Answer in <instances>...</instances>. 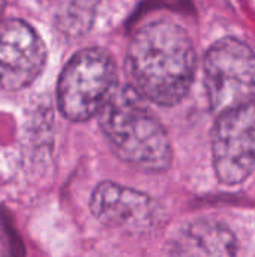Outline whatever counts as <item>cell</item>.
<instances>
[{
	"mask_svg": "<svg viewBox=\"0 0 255 257\" xmlns=\"http://www.w3.org/2000/svg\"><path fill=\"white\" fill-rule=\"evenodd\" d=\"M197 68L188 32L174 21L156 20L131 38L125 69L131 87L146 101L170 107L189 92Z\"/></svg>",
	"mask_w": 255,
	"mask_h": 257,
	"instance_id": "6da1fadb",
	"label": "cell"
},
{
	"mask_svg": "<svg viewBox=\"0 0 255 257\" xmlns=\"http://www.w3.org/2000/svg\"><path fill=\"white\" fill-rule=\"evenodd\" d=\"M101 130L113 152L131 167L146 173H162L171 166L170 137L131 86L117 89L99 111Z\"/></svg>",
	"mask_w": 255,
	"mask_h": 257,
	"instance_id": "7a4b0ae2",
	"label": "cell"
},
{
	"mask_svg": "<svg viewBox=\"0 0 255 257\" xmlns=\"http://www.w3.org/2000/svg\"><path fill=\"white\" fill-rule=\"evenodd\" d=\"M117 90V68L101 48L78 51L65 66L57 84V104L72 122H84L104 108Z\"/></svg>",
	"mask_w": 255,
	"mask_h": 257,
	"instance_id": "3957f363",
	"label": "cell"
},
{
	"mask_svg": "<svg viewBox=\"0 0 255 257\" xmlns=\"http://www.w3.org/2000/svg\"><path fill=\"white\" fill-rule=\"evenodd\" d=\"M204 89L216 116L255 101V53L242 41L225 38L204 57Z\"/></svg>",
	"mask_w": 255,
	"mask_h": 257,
	"instance_id": "277c9868",
	"label": "cell"
},
{
	"mask_svg": "<svg viewBox=\"0 0 255 257\" xmlns=\"http://www.w3.org/2000/svg\"><path fill=\"white\" fill-rule=\"evenodd\" d=\"M215 117L212 157L216 178L225 185L242 184L255 166V101Z\"/></svg>",
	"mask_w": 255,
	"mask_h": 257,
	"instance_id": "5b68a950",
	"label": "cell"
},
{
	"mask_svg": "<svg viewBox=\"0 0 255 257\" xmlns=\"http://www.w3.org/2000/svg\"><path fill=\"white\" fill-rule=\"evenodd\" d=\"M90 211L104 226L128 235H149L164 220V211L155 199L114 182H102L95 188Z\"/></svg>",
	"mask_w": 255,
	"mask_h": 257,
	"instance_id": "8992f818",
	"label": "cell"
},
{
	"mask_svg": "<svg viewBox=\"0 0 255 257\" xmlns=\"http://www.w3.org/2000/svg\"><path fill=\"white\" fill-rule=\"evenodd\" d=\"M47 48L39 33L26 21L11 18L0 24V86L24 89L42 72Z\"/></svg>",
	"mask_w": 255,
	"mask_h": 257,
	"instance_id": "52a82bcc",
	"label": "cell"
},
{
	"mask_svg": "<svg viewBox=\"0 0 255 257\" xmlns=\"http://www.w3.org/2000/svg\"><path fill=\"white\" fill-rule=\"evenodd\" d=\"M168 251L173 256H234L237 242L225 224L203 218L186 224L174 236Z\"/></svg>",
	"mask_w": 255,
	"mask_h": 257,
	"instance_id": "ba28073f",
	"label": "cell"
},
{
	"mask_svg": "<svg viewBox=\"0 0 255 257\" xmlns=\"http://www.w3.org/2000/svg\"><path fill=\"white\" fill-rule=\"evenodd\" d=\"M3 11H5V0H0V18L3 15Z\"/></svg>",
	"mask_w": 255,
	"mask_h": 257,
	"instance_id": "9c48e42d",
	"label": "cell"
}]
</instances>
